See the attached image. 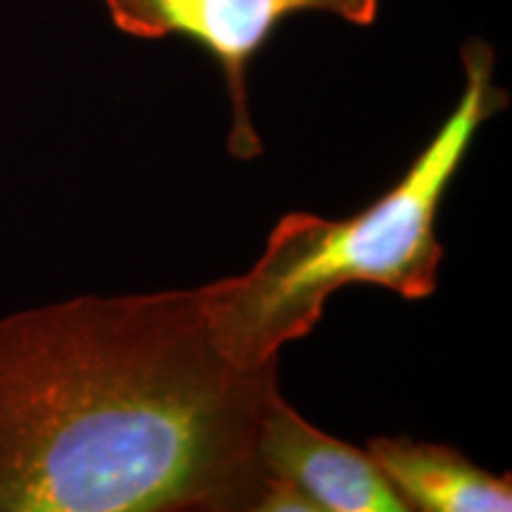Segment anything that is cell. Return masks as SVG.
Segmentation results:
<instances>
[{
	"mask_svg": "<svg viewBox=\"0 0 512 512\" xmlns=\"http://www.w3.org/2000/svg\"><path fill=\"white\" fill-rule=\"evenodd\" d=\"M278 361L240 368L202 287L0 318V512H261Z\"/></svg>",
	"mask_w": 512,
	"mask_h": 512,
	"instance_id": "cell-1",
	"label": "cell"
},
{
	"mask_svg": "<svg viewBox=\"0 0 512 512\" xmlns=\"http://www.w3.org/2000/svg\"><path fill=\"white\" fill-rule=\"evenodd\" d=\"M460 57L465 86L456 107L392 188L347 219L285 214L249 271L202 287L211 337L228 361L240 368L278 361L285 344L313 332L344 285H377L408 302L432 297L444 261L441 200L479 128L510 102L494 83L489 43L470 38Z\"/></svg>",
	"mask_w": 512,
	"mask_h": 512,
	"instance_id": "cell-2",
	"label": "cell"
},
{
	"mask_svg": "<svg viewBox=\"0 0 512 512\" xmlns=\"http://www.w3.org/2000/svg\"><path fill=\"white\" fill-rule=\"evenodd\" d=\"M121 34L159 41L181 36L200 46L226 81L233 126L230 155L261 157L264 143L249 114L247 69L290 17L323 12L354 27H373L380 0H102Z\"/></svg>",
	"mask_w": 512,
	"mask_h": 512,
	"instance_id": "cell-3",
	"label": "cell"
},
{
	"mask_svg": "<svg viewBox=\"0 0 512 512\" xmlns=\"http://www.w3.org/2000/svg\"><path fill=\"white\" fill-rule=\"evenodd\" d=\"M259 463L268 479L292 484L318 512H406L368 451L320 432L280 394L259 427Z\"/></svg>",
	"mask_w": 512,
	"mask_h": 512,
	"instance_id": "cell-4",
	"label": "cell"
},
{
	"mask_svg": "<svg viewBox=\"0 0 512 512\" xmlns=\"http://www.w3.org/2000/svg\"><path fill=\"white\" fill-rule=\"evenodd\" d=\"M366 451L415 512H508L512 477H496L451 446L408 437H377Z\"/></svg>",
	"mask_w": 512,
	"mask_h": 512,
	"instance_id": "cell-5",
	"label": "cell"
}]
</instances>
